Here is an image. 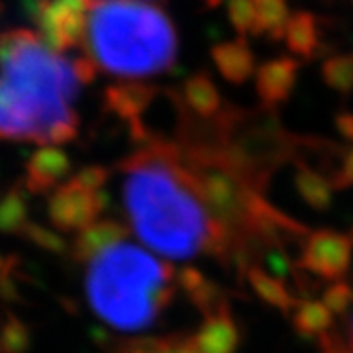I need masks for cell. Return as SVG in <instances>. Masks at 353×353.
Segmentation results:
<instances>
[{
    "label": "cell",
    "instance_id": "18",
    "mask_svg": "<svg viewBox=\"0 0 353 353\" xmlns=\"http://www.w3.org/2000/svg\"><path fill=\"white\" fill-rule=\"evenodd\" d=\"M322 303L328 306L332 314H345L350 310V306L353 304V287H350L343 281H338V283L330 285L328 289L324 290Z\"/></svg>",
    "mask_w": 353,
    "mask_h": 353
},
{
    "label": "cell",
    "instance_id": "6",
    "mask_svg": "<svg viewBox=\"0 0 353 353\" xmlns=\"http://www.w3.org/2000/svg\"><path fill=\"white\" fill-rule=\"evenodd\" d=\"M353 241L334 230H318L308 234L299 265L320 279H340L352 265Z\"/></svg>",
    "mask_w": 353,
    "mask_h": 353
},
{
    "label": "cell",
    "instance_id": "2",
    "mask_svg": "<svg viewBox=\"0 0 353 353\" xmlns=\"http://www.w3.org/2000/svg\"><path fill=\"white\" fill-rule=\"evenodd\" d=\"M41 28L90 73L128 81L169 71L179 51L169 16L143 0H46Z\"/></svg>",
    "mask_w": 353,
    "mask_h": 353
},
{
    "label": "cell",
    "instance_id": "8",
    "mask_svg": "<svg viewBox=\"0 0 353 353\" xmlns=\"http://www.w3.org/2000/svg\"><path fill=\"white\" fill-rule=\"evenodd\" d=\"M190 340L199 353H236L240 334L228 308H224L206 316L201 330Z\"/></svg>",
    "mask_w": 353,
    "mask_h": 353
},
{
    "label": "cell",
    "instance_id": "1",
    "mask_svg": "<svg viewBox=\"0 0 353 353\" xmlns=\"http://www.w3.org/2000/svg\"><path fill=\"white\" fill-rule=\"evenodd\" d=\"M118 199L130 230L167 259L226 255L232 241L214 220L179 141L141 136L118 165Z\"/></svg>",
    "mask_w": 353,
    "mask_h": 353
},
{
    "label": "cell",
    "instance_id": "21",
    "mask_svg": "<svg viewBox=\"0 0 353 353\" xmlns=\"http://www.w3.org/2000/svg\"><path fill=\"white\" fill-rule=\"evenodd\" d=\"M152 353H199L192 340L150 341Z\"/></svg>",
    "mask_w": 353,
    "mask_h": 353
},
{
    "label": "cell",
    "instance_id": "24",
    "mask_svg": "<svg viewBox=\"0 0 353 353\" xmlns=\"http://www.w3.org/2000/svg\"><path fill=\"white\" fill-rule=\"evenodd\" d=\"M350 238H352V241H353V232H352V236H350Z\"/></svg>",
    "mask_w": 353,
    "mask_h": 353
},
{
    "label": "cell",
    "instance_id": "3",
    "mask_svg": "<svg viewBox=\"0 0 353 353\" xmlns=\"http://www.w3.org/2000/svg\"><path fill=\"white\" fill-rule=\"evenodd\" d=\"M92 73L36 30L0 36V141L61 145L75 138L77 104Z\"/></svg>",
    "mask_w": 353,
    "mask_h": 353
},
{
    "label": "cell",
    "instance_id": "15",
    "mask_svg": "<svg viewBox=\"0 0 353 353\" xmlns=\"http://www.w3.org/2000/svg\"><path fill=\"white\" fill-rule=\"evenodd\" d=\"M253 2L257 10L261 36L265 34L273 41L285 38V28L290 18L287 0H253Z\"/></svg>",
    "mask_w": 353,
    "mask_h": 353
},
{
    "label": "cell",
    "instance_id": "25",
    "mask_svg": "<svg viewBox=\"0 0 353 353\" xmlns=\"http://www.w3.org/2000/svg\"><path fill=\"white\" fill-rule=\"evenodd\" d=\"M352 341H353V340H352Z\"/></svg>",
    "mask_w": 353,
    "mask_h": 353
},
{
    "label": "cell",
    "instance_id": "22",
    "mask_svg": "<svg viewBox=\"0 0 353 353\" xmlns=\"http://www.w3.org/2000/svg\"><path fill=\"white\" fill-rule=\"evenodd\" d=\"M320 350L322 353H353V341L343 340L338 334H324L320 336Z\"/></svg>",
    "mask_w": 353,
    "mask_h": 353
},
{
    "label": "cell",
    "instance_id": "10",
    "mask_svg": "<svg viewBox=\"0 0 353 353\" xmlns=\"http://www.w3.org/2000/svg\"><path fill=\"white\" fill-rule=\"evenodd\" d=\"M283 39L292 55L301 59H312L318 50V41H320L314 14L306 12V10L290 14Z\"/></svg>",
    "mask_w": 353,
    "mask_h": 353
},
{
    "label": "cell",
    "instance_id": "19",
    "mask_svg": "<svg viewBox=\"0 0 353 353\" xmlns=\"http://www.w3.org/2000/svg\"><path fill=\"white\" fill-rule=\"evenodd\" d=\"M267 269L271 275H277L279 279L289 277L290 275V259L287 257V253L283 252L281 248H273L271 252L267 253Z\"/></svg>",
    "mask_w": 353,
    "mask_h": 353
},
{
    "label": "cell",
    "instance_id": "14",
    "mask_svg": "<svg viewBox=\"0 0 353 353\" xmlns=\"http://www.w3.org/2000/svg\"><path fill=\"white\" fill-rule=\"evenodd\" d=\"M248 281L252 285L253 292L269 306H275L283 312H289L296 306L289 289L279 279L271 277V273H265L261 267H255V265L248 267Z\"/></svg>",
    "mask_w": 353,
    "mask_h": 353
},
{
    "label": "cell",
    "instance_id": "7",
    "mask_svg": "<svg viewBox=\"0 0 353 353\" xmlns=\"http://www.w3.org/2000/svg\"><path fill=\"white\" fill-rule=\"evenodd\" d=\"M299 79V61L292 57H277L259 65L255 71V92L267 108H277L289 101Z\"/></svg>",
    "mask_w": 353,
    "mask_h": 353
},
{
    "label": "cell",
    "instance_id": "13",
    "mask_svg": "<svg viewBox=\"0 0 353 353\" xmlns=\"http://www.w3.org/2000/svg\"><path fill=\"white\" fill-rule=\"evenodd\" d=\"M332 312L322 301H304L294 306L292 324L303 338H320L332 328Z\"/></svg>",
    "mask_w": 353,
    "mask_h": 353
},
{
    "label": "cell",
    "instance_id": "12",
    "mask_svg": "<svg viewBox=\"0 0 353 353\" xmlns=\"http://www.w3.org/2000/svg\"><path fill=\"white\" fill-rule=\"evenodd\" d=\"M294 187L299 190L301 199H303L310 208H314L318 212L328 210L334 202V192H332V183L328 179L320 175L318 171L310 169L308 165L301 163L294 175Z\"/></svg>",
    "mask_w": 353,
    "mask_h": 353
},
{
    "label": "cell",
    "instance_id": "9",
    "mask_svg": "<svg viewBox=\"0 0 353 353\" xmlns=\"http://www.w3.org/2000/svg\"><path fill=\"white\" fill-rule=\"evenodd\" d=\"M212 57L218 67V71L230 83H245L252 75H255L257 65H255V55L250 50L248 41L243 38L224 41L216 46L212 50Z\"/></svg>",
    "mask_w": 353,
    "mask_h": 353
},
{
    "label": "cell",
    "instance_id": "20",
    "mask_svg": "<svg viewBox=\"0 0 353 353\" xmlns=\"http://www.w3.org/2000/svg\"><path fill=\"white\" fill-rule=\"evenodd\" d=\"M334 189H350L353 187V145L350 152L345 153L341 167L330 179Z\"/></svg>",
    "mask_w": 353,
    "mask_h": 353
},
{
    "label": "cell",
    "instance_id": "5",
    "mask_svg": "<svg viewBox=\"0 0 353 353\" xmlns=\"http://www.w3.org/2000/svg\"><path fill=\"white\" fill-rule=\"evenodd\" d=\"M216 136L224 157L259 192H263L279 165L290 159L299 145V138L290 136L277 112L267 106L253 112H220Z\"/></svg>",
    "mask_w": 353,
    "mask_h": 353
},
{
    "label": "cell",
    "instance_id": "23",
    "mask_svg": "<svg viewBox=\"0 0 353 353\" xmlns=\"http://www.w3.org/2000/svg\"><path fill=\"white\" fill-rule=\"evenodd\" d=\"M336 130L353 143V112H340L336 116Z\"/></svg>",
    "mask_w": 353,
    "mask_h": 353
},
{
    "label": "cell",
    "instance_id": "16",
    "mask_svg": "<svg viewBox=\"0 0 353 353\" xmlns=\"http://www.w3.org/2000/svg\"><path fill=\"white\" fill-rule=\"evenodd\" d=\"M322 79L332 90L350 94L353 90V53L328 57L322 63Z\"/></svg>",
    "mask_w": 353,
    "mask_h": 353
},
{
    "label": "cell",
    "instance_id": "4",
    "mask_svg": "<svg viewBox=\"0 0 353 353\" xmlns=\"http://www.w3.org/2000/svg\"><path fill=\"white\" fill-rule=\"evenodd\" d=\"M77 259L92 312L114 330H148L173 301L175 271L128 240L118 224L102 222L83 230Z\"/></svg>",
    "mask_w": 353,
    "mask_h": 353
},
{
    "label": "cell",
    "instance_id": "17",
    "mask_svg": "<svg viewBox=\"0 0 353 353\" xmlns=\"http://www.w3.org/2000/svg\"><path fill=\"white\" fill-rule=\"evenodd\" d=\"M228 18L241 36H261L253 0H228Z\"/></svg>",
    "mask_w": 353,
    "mask_h": 353
},
{
    "label": "cell",
    "instance_id": "11",
    "mask_svg": "<svg viewBox=\"0 0 353 353\" xmlns=\"http://www.w3.org/2000/svg\"><path fill=\"white\" fill-rule=\"evenodd\" d=\"M185 104L196 118L212 120L222 112V97L216 85L206 75L192 77L185 85Z\"/></svg>",
    "mask_w": 353,
    "mask_h": 353
}]
</instances>
